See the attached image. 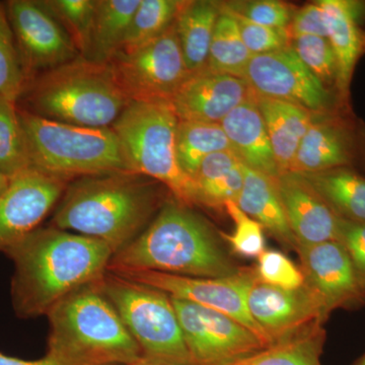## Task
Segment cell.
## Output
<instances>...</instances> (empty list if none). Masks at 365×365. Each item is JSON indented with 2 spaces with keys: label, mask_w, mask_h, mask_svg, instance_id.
<instances>
[{
  "label": "cell",
  "mask_w": 365,
  "mask_h": 365,
  "mask_svg": "<svg viewBox=\"0 0 365 365\" xmlns=\"http://www.w3.org/2000/svg\"><path fill=\"white\" fill-rule=\"evenodd\" d=\"M220 125L230 139L232 150L247 167L275 179L279 177L265 122L253 91L248 100L232 110Z\"/></svg>",
  "instance_id": "cell-21"
},
{
  "label": "cell",
  "mask_w": 365,
  "mask_h": 365,
  "mask_svg": "<svg viewBox=\"0 0 365 365\" xmlns=\"http://www.w3.org/2000/svg\"><path fill=\"white\" fill-rule=\"evenodd\" d=\"M110 66L130 101H170L192 74L182 56L175 23L148 44L118 53Z\"/></svg>",
  "instance_id": "cell-9"
},
{
  "label": "cell",
  "mask_w": 365,
  "mask_h": 365,
  "mask_svg": "<svg viewBox=\"0 0 365 365\" xmlns=\"http://www.w3.org/2000/svg\"><path fill=\"white\" fill-rule=\"evenodd\" d=\"M0 365H79L71 364V362L64 361L54 359L46 354L43 359L37 360H26L16 359V357L9 356L4 353L0 352Z\"/></svg>",
  "instance_id": "cell-42"
},
{
  "label": "cell",
  "mask_w": 365,
  "mask_h": 365,
  "mask_svg": "<svg viewBox=\"0 0 365 365\" xmlns=\"http://www.w3.org/2000/svg\"><path fill=\"white\" fill-rule=\"evenodd\" d=\"M225 210L234 222L235 230L230 235L220 232L222 239L227 242L237 256L248 259L258 258L266 250L263 227L244 212L234 201L225 204Z\"/></svg>",
  "instance_id": "cell-36"
},
{
  "label": "cell",
  "mask_w": 365,
  "mask_h": 365,
  "mask_svg": "<svg viewBox=\"0 0 365 365\" xmlns=\"http://www.w3.org/2000/svg\"><path fill=\"white\" fill-rule=\"evenodd\" d=\"M4 253L14 263L11 300L21 319L46 316L71 292L102 279L114 256L105 242L52 225Z\"/></svg>",
  "instance_id": "cell-1"
},
{
  "label": "cell",
  "mask_w": 365,
  "mask_h": 365,
  "mask_svg": "<svg viewBox=\"0 0 365 365\" xmlns=\"http://www.w3.org/2000/svg\"><path fill=\"white\" fill-rule=\"evenodd\" d=\"M98 287L140 347L144 359L193 365L169 294L111 271L98 281Z\"/></svg>",
  "instance_id": "cell-8"
},
{
  "label": "cell",
  "mask_w": 365,
  "mask_h": 365,
  "mask_svg": "<svg viewBox=\"0 0 365 365\" xmlns=\"http://www.w3.org/2000/svg\"><path fill=\"white\" fill-rule=\"evenodd\" d=\"M222 2L213 0L182 1L175 21L180 46L192 74L202 71L208 59L209 48Z\"/></svg>",
  "instance_id": "cell-25"
},
{
  "label": "cell",
  "mask_w": 365,
  "mask_h": 365,
  "mask_svg": "<svg viewBox=\"0 0 365 365\" xmlns=\"http://www.w3.org/2000/svg\"><path fill=\"white\" fill-rule=\"evenodd\" d=\"M11 180V178L7 177L6 175L0 174V196L6 191L7 187H9Z\"/></svg>",
  "instance_id": "cell-43"
},
{
  "label": "cell",
  "mask_w": 365,
  "mask_h": 365,
  "mask_svg": "<svg viewBox=\"0 0 365 365\" xmlns=\"http://www.w3.org/2000/svg\"><path fill=\"white\" fill-rule=\"evenodd\" d=\"M244 78L256 95L299 106L314 114L343 108L336 93L309 71L290 45L252 57Z\"/></svg>",
  "instance_id": "cell-12"
},
{
  "label": "cell",
  "mask_w": 365,
  "mask_h": 365,
  "mask_svg": "<svg viewBox=\"0 0 365 365\" xmlns=\"http://www.w3.org/2000/svg\"><path fill=\"white\" fill-rule=\"evenodd\" d=\"M223 6L258 25L287 30L295 11L294 7L278 0L227 2Z\"/></svg>",
  "instance_id": "cell-38"
},
{
  "label": "cell",
  "mask_w": 365,
  "mask_h": 365,
  "mask_svg": "<svg viewBox=\"0 0 365 365\" xmlns=\"http://www.w3.org/2000/svg\"><path fill=\"white\" fill-rule=\"evenodd\" d=\"M182 4L178 0H140L121 51H133L167 32L174 25Z\"/></svg>",
  "instance_id": "cell-31"
},
{
  "label": "cell",
  "mask_w": 365,
  "mask_h": 365,
  "mask_svg": "<svg viewBox=\"0 0 365 365\" xmlns=\"http://www.w3.org/2000/svg\"><path fill=\"white\" fill-rule=\"evenodd\" d=\"M73 41L83 58L90 51L97 0H42Z\"/></svg>",
  "instance_id": "cell-34"
},
{
  "label": "cell",
  "mask_w": 365,
  "mask_h": 365,
  "mask_svg": "<svg viewBox=\"0 0 365 365\" xmlns=\"http://www.w3.org/2000/svg\"><path fill=\"white\" fill-rule=\"evenodd\" d=\"M244 180L245 163L234 150L209 155L194 177L197 205L222 210L230 201L237 202Z\"/></svg>",
  "instance_id": "cell-24"
},
{
  "label": "cell",
  "mask_w": 365,
  "mask_h": 365,
  "mask_svg": "<svg viewBox=\"0 0 365 365\" xmlns=\"http://www.w3.org/2000/svg\"><path fill=\"white\" fill-rule=\"evenodd\" d=\"M31 168L71 182L79 178L134 173L112 128L74 126L19 108Z\"/></svg>",
  "instance_id": "cell-6"
},
{
  "label": "cell",
  "mask_w": 365,
  "mask_h": 365,
  "mask_svg": "<svg viewBox=\"0 0 365 365\" xmlns=\"http://www.w3.org/2000/svg\"><path fill=\"white\" fill-rule=\"evenodd\" d=\"M28 79L9 25L4 2L0 1V101L18 104Z\"/></svg>",
  "instance_id": "cell-33"
},
{
  "label": "cell",
  "mask_w": 365,
  "mask_h": 365,
  "mask_svg": "<svg viewBox=\"0 0 365 365\" xmlns=\"http://www.w3.org/2000/svg\"><path fill=\"white\" fill-rule=\"evenodd\" d=\"M140 0H97L90 51L86 59L110 64L121 51L125 36Z\"/></svg>",
  "instance_id": "cell-27"
},
{
  "label": "cell",
  "mask_w": 365,
  "mask_h": 365,
  "mask_svg": "<svg viewBox=\"0 0 365 365\" xmlns=\"http://www.w3.org/2000/svg\"><path fill=\"white\" fill-rule=\"evenodd\" d=\"M365 158V138L351 118L340 110L314 114L290 172L317 173L350 168Z\"/></svg>",
  "instance_id": "cell-16"
},
{
  "label": "cell",
  "mask_w": 365,
  "mask_h": 365,
  "mask_svg": "<svg viewBox=\"0 0 365 365\" xmlns=\"http://www.w3.org/2000/svg\"><path fill=\"white\" fill-rule=\"evenodd\" d=\"M326 16L328 40L337 60L336 95L347 104L355 67L365 53V31L361 26L365 2L354 0H321Z\"/></svg>",
  "instance_id": "cell-20"
},
{
  "label": "cell",
  "mask_w": 365,
  "mask_h": 365,
  "mask_svg": "<svg viewBox=\"0 0 365 365\" xmlns=\"http://www.w3.org/2000/svg\"><path fill=\"white\" fill-rule=\"evenodd\" d=\"M341 220L365 223V177L350 168L297 173Z\"/></svg>",
  "instance_id": "cell-26"
},
{
  "label": "cell",
  "mask_w": 365,
  "mask_h": 365,
  "mask_svg": "<svg viewBox=\"0 0 365 365\" xmlns=\"http://www.w3.org/2000/svg\"><path fill=\"white\" fill-rule=\"evenodd\" d=\"M337 241L349 255L365 287V223L348 222L339 218Z\"/></svg>",
  "instance_id": "cell-40"
},
{
  "label": "cell",
  "mask_w": 365,
  "mask_h": 365,
  "mask_svg": "<svg viewBox=\"0 0 365 365\" xmlns=\"http://www.w3.org/2000/svg\"><path fill=\"white\" fill-rule=\"evenodd\" d=\"M277 187L297 245L337 241L339 218L299 174L284 173Z\"/></svg>",
  "instance_id": "cell-19"
},
{
  "label": "cell",
  "mask_w": 365,
  "mask_h": 365,
  "mask_svg": "<svg viewBox=\"0 0 365 365\" xmlns=\"http://www.w3.org/2000/svg\"><path fill=\"white\" fill-rule=\"evenodd\" d=\"M252 57L242 39L237 21L222 4L204 69L244 78Z\"/></svg>",
  "instance_id": "cell-30"
},
{
  "label": "cell",
  "mask_w": 365,
  "mask_h": 365,
  "mask_svg": "<svg viewBox=\"0 0 365 365\" xmlns=\"http://www.w3.org/2000/svg\"><path fill=\"white\" fill-rule=\"evenodd\" d=\"M172 302L193 365H232L267 348L227 314L187 300L172 297Z\"/></svg>",
  "instance_id": "cell-10"
},
{
  "label": "cell",
  "mask_w": 365,
  "mask_h": 365,
  "mask_svg": "<svg viewBox=\"0 0 365 365\" xmlns=\"http://www.w3.org/2000/svg\"><path fill=\"white\" fill-rule=\"evenodd\" d=\"M178 123L170 101H130L111 128L134 173L160 182L173 198L192 208L197 205L195 182L178 163Z\"/></svg>",
  "instance_id": "cell-7"
},
{
  "label": "cell",
  "mask_w": 365,
  "mask_h": 365,
  "mask_svg": "<svg viewBox=\"0 0 365 365\" xmlns=\"http://www.w3.org/2000/svg\"><path fill=\"white\" fill-rule=\"evenodd\" d=\"M69 182L29 169L11 178L0 196V252L40 227L59 203Z\"/></svg>",
  "instance_id": "cell-15"
},
{
  "label": "cell",
  "mask_w": 365,
  "mask_h": 365,
  "mask_svg": "<svg viewBox=\"0 0 365 365\" xmlns=\"http://www.w3.org/2000/svg\"><path fill=\"white\" fill-rule=\"evenodd\" d=\"M46 316L49 356L79 365H139L144 360L98 281L71 292Z\"/></svg>",
  "instance_id": "cell-4"
},
{
  "label": "cell",
  "mask_w": 365,
  "mask_h": 365,
  "mask_svg": "<svg viewBox=\"0 0 365 365\" xmlns=\"http://www.w3.org/2000/svg\"><path fill=\"white\" fill-rule=\"evenodd\" d=\"M288 32L292 38L302 36L328 37L325 13L319 1L307 4L294 11L292 23L288 26Z\"/></svg>",
  "instance_id": "cell-41"
},
{
  "label": "cell",
  "mask_w": 365,
  "mask_h": 365,
  "mask_svg": "<svg viewBox=\"0 0 365 365\" xmlns=\"http://www.w3.org/2000/svg\"><path fill=\"white\" fill-rule=\"evenodd\" d=\"M240 268L220 232L189 206L165 200L148 227L112 257L108 271H155L195 278H222Z\"/></svg>",
  "instance_id": "cell-3"
},
{
  "label": "cell",
  "mask_w": 365,
  "mask_h": 365,
  "mask_svg": "<svg viewBox=\"0 0 365 365\" xmlns=\"http://www.w3.org/2000/svg\"><path fill=\"white\" fill-rule=\"evenodd\" d=\"M325 324L317 322L289 339L265 348L232 365H322Z\"/></svg>",
  "instance_id": "cell-29"
},
{
  "label": "cell",
  "mask_w": 365,
  "mask_h": 365,
  "mask_svg": "<svg viewBox=\"0 0 365 365\" xmlns=\"http://www.w3.org/2000/svg\"><path fill=\"white\" fill-rule=\"evenodd\" d=\"M257 278L261 282L283 289H297L304 287L302 269L289 257L277 250H265L257 258L255 266Z\"/></svg>",
  "instance_id": "cell-37"
},
{
  "label": "cell",
  "mask_w": 365,
  "mask_h": 365,
  "mask_svg": "<svg viewBox=\"0 0 365 365\" xmlns=\"http://www.w3.org/2000/svg\"><path fill=\"white\" fill-rule=\"evenodd\" d=\"M129 102L110 64L81 56L30 79L18 107L60 123L111 128Z\"/></svg>",
  "instance_id": "cell-5"
},
{
  "label": "cell",
  "mask_w": 365,
  "mask_h": 365,
  "mask_svg": "<svg viewBox=\"0 0 365 365\" xmlns=\"http://www.w3.org/2000/svg\"><path fill=\"white\" fill-rule=\"evenodd\" d=\"M28 81L81 57L73 41L42 0L4 2Z\"/></svg>",
  "instance_id": "cell-13"
},
{
  "label": "cell",
  "mask_w": 365,
  "mask_h": 365,
  "mask_svg": "<svg viewBox=\"0 0 365 365\" xmlns=\"http://www.w3.org/2000/svg\"><path fill=\"white\" fill-rule=\"evenodd\" d=\"M254 97L265 122L280 175L290 172L314 114L283 101L262 97L255 93Z\"/></svg>",
  "instance_id": "cell-23"
},
{
  "label": "cell",
  "mask_w": 365,
  "mask_h": 365,
  "mask_svg": "<svg viewBox=\"0 0 365 365\" xmlns=\"http://www.w3.org/2000/svg\"><path fill=\"white\" fill-rule=\"evenodd\" d=\"M290 46L309 71L327 88L336 93L337 60L328 38L316 36L294 37L292 38Z\"/></svg>",
  "instance_id": "cell-35"
},
{
  "label": "cell",
  "mask_w": 365,
  "mask_h": 365,
  "mask_svg": "<svg viewBox=\"0 0 365 365\" xmlns=\"http://www.w3.org/2000/svg\"><path fill=\"white\" fill-rule=\"evenodd\" d=\"M31 168L18 104L0 101V174L16 176Z\"/></svg>",
  "instance_id": "cell-32"
},
{
  "label": "cell",
  "mask_w": 365,
  "mask_h": 365,
  "mask_svg": "<svg viewBox=\"0 0 365 365\" xmlns=\"http://www.w3.org/2000/svg\"><path fill=\"white\" fill-rule=\"evenodd\" d=\"M237 204L285 249L295 251L297 242L288 225L277 178L266 176L245 165L244 185Z\"/></svg>",
  "instance_id": "cell-22"
},
{
  "label": "cell",
  "mask_w": 365,
  "mask_h": 365,
  "mask_svg": "<svg viewBox=\"0 0 365 365\" xmlns=\"http://www.w3.org/2000/svg\"><path fill=\"white\" fill-rule=\"evenodd\" d=\"M248 309L269 346L294 337L317 322L328 321L318 299L304 284L283 289L257 279L250 289Z\"/></svg>",
  "instance_id": "cell-17"
},
{
  "label": "cell",
  "mask_w": 365,
  "mask_h": 365,
  "mask_svg": "<svg viewBox=\"0 0 365 365\" xmlns=\"http://www.w3.org/2000/svg\"><path fill=\"white\" fill-rule=\"evenodd\" d=\"M139 365H170V364H155V362L148 361V360L144 359L143 362H141Z\"/></svg>",
  "instance_id": "cell-45"
},
{
  "label": "cell",
  "mask_w": 365,
  "mask_h": 365,
  "mask_svg": "<svg viewBox=\"0 0 365 365\" xmlns=\"http://www.w3.org/2000/svg\"><path fill=\"white\" fill-rule=\"evenodd\" d=\"M222 6L237 21L242 39L253 56L277 51L290 45L292 37L287 29H276L258 25L242 18L240 14L232 13L223 6V4Z\"/></svg>",
  "instance_id": "cell-39"
},
{
  "label": "cell",
  "mask_w": 365,
  "mask_h": 365,
  "mask_svg": "<svg viewBox=\"0 0 365 365\" xmlns=\"http://www.w3.org/2000/svg\"><path fill=\"white\" fill-rule=\"evenodd\" d=\"M225 150H232V146L220 123L179 120L177 160L182 172L192 179L206 158Z\"/></svg>",
  "instance_id": "cell-28"
},
{
  "label": "cell",
  "mask_w": 365,
  "mask_h": 365,
  "mask_svg": "<svg viewBox=\"0 0 365 365\" xmlns=\"http://www.w3.org/2000/svg\"><path fill=\"white\" fill-rule=\"evenodd\" d=\"M114 273L158 288L174 299L187 300L227 314L247 327L269 347L263 331L252 318L248 309L250 289L258 279L254 267H241L237 273L222 278L186 277L155 271Z\"/></svg>",
  "instance_id": "cell-11"
},
{
  "label": "cell",
  "mask_w": 365,
  "mask_h": 365,
  "mask_svg": "<svg viewBox=\"0 0 365 365\" xmlns=\"http://www.w3.org/2000/svg\"><path fill=\"white\" fill-rule=\"evenodd\" d=\"M353 365H365V353Z\"/></svg>",
  "instance_id": "cell-44"
},
{
  "label": "cell",
  "mask_w": 365,
  "mask_h": 365,
  "mask_svg": "<svg viewBox=\"0 0 365 365\" xmlns=\"http://www.w3.org/2000/svg\"><path fill=\"white\" fill-rule=\"evenodd\" d=\"M163 188L136 173L79 178L67 186L51 225L105 242L115 255L157 215L165 202Z\"/></svg>",
  "instance_id": "cell-2"
},
{
  "label": "cell",
  "mask_w": 365,
  "mask_h": 365,
  "mask_svg": "<svg viewBox=\"0 0 365 365\" xmlns=\"http://www.w3.org/2000/svg\"><path fill=\"white\" fill-rule=\"evenodd\" d=\"M295 252L304 285L318 299L327 319L336 309H357L365 304V287L339 242L297 245Z\"/></svg>",
  "instance_id": "cell-14"
},
{
  "label": "cell",
  "mask_w": 365,
  "mask_h": 365,
  "mask_svg": "<svg viewBox=\"0 0 365 365\" xmlns=\"http://www.w3.org/2000/svg\"><path fill=\"white\" fill-rule=\"evenodd\" d=\"M251 93L246 79L202 69L184 81L170 103L179 120L220 123Z\"/></svg>",
  "instance_id": "cell-18"
}]
</instances>
